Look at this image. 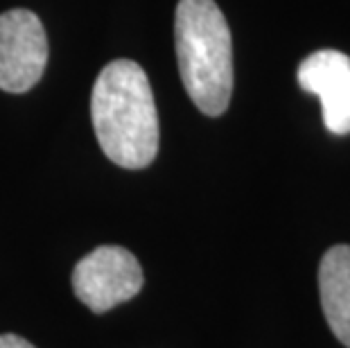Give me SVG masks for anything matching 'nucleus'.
Instances as JSON below:
<instances>
[{
  "label": "nucleus",
  "mask_w": 350,
  "mask_h": 348,
  "mask_svg": "<svg viewBox=\"0 0 350 348\" xmlns=\"http://www.w3.org/2000/svg\"><path fill=\"white\" fill-rule=\"evenodd\" d=\"M91 118L102 152L126 170H143L159 152V113L143 66L116 59L100 70Z\"/></svg>",
  "instance_id": "obj_1"
},
{
  "label": "nucleus",
  "mask_w": 350,
  "mask_h": 348,
  "mask_svg": "<svg viewBox=\"0 0 350 348\" xmlns=\"http://www.w3.org/2000/svg\"><path fill=\"white\" fill-rule=\"evenodd\" d=\"M183 86L206 116H221L233 95V39L215 0H181L174 18Z\"/></svg>",
  "instance_id": "obj_2"
},
{
  "label": "nucleus",
  "mask_w": 350,
  "mask_h": 348,
  "mask_svg": "<svg viewBox=\"0 0 350 348\" xmlns=\"http://www.w3.org/2000/svg\"><path fill=\"white\" fill-rule=\"evenodd\" d=\"M143 267L136 256L116 244L98 247L81 258L72 269L75 296L98 314L133 299L143 290Z\"/></svg>",
  "instance_id": "obj_3"
},
{
  "label": "nucleus",
  "mask_w": 350,
  "mask_h": 348,
  "mask_svg": "<svg viewBox=\"0 0 350 348\" xmlns=\"http://www.w3.org/2000/svg\"><path fill=\"white\" fill-rule=\"evenodd\" d=\"M48 64V36L41 18L29 10L0 14V88L27 93L39 84Z\"/></svg>",
  "instance_id": "obj_4"
},
{
  "label": "nucleus",
  "mask_w": 350,
  "mask_h": 348,
  "mask_svg": "<svg viewBox=\"0 0 350 348\" xmlns=\"http://www.w3.org/2000/svg\"><path fill=\"white\" fill-rule=\"evenodd\" d=\"M303 91L321 100L323 122L337 136L350 134V57L339 50H317L299 66Z\"/></svg>",
  "instance_id": "obj_5"
},
{
  "label": "nucleus",
  "mask_w": 350,
  "mask_h": 348,
  "mask_svg": "<svg viewBox=\"0 0 350 348\" xmlns=\"http://www.w3.org/2000/svg\"><path fill=\"white\" fill-rule=\"evenodd\" d=\"M319 294L323 317L334 337L350 348V247L327 249L319 265Z\"/></svg>",
  "instance_id": "obj_6"
},
{
  "label": "nucleus",
  "mask_w": 350,
  "mask_h": 348,
  "mask_svg": "<svg viewBox=\"0 0 350 348\" xmlns=\"http://www.w3.org/2000/svg\"><path fill=\"white\" fill-rule=\"evenodd\" d=\"M0 348H36L23 339L21 335H14V332H5V335H0Z\"/></svg>",
  "instance_id": "obj_7"
}]
</instances>
